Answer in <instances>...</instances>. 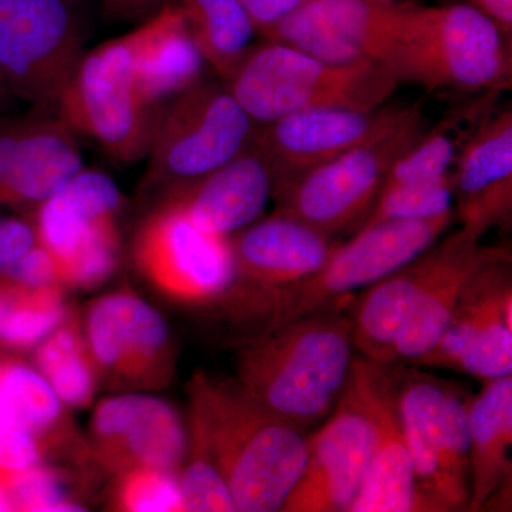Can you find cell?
I'll return each instance as SVG.
<instances>
[{"instance_id":"6da1fadb","label":"cell","mask_w":512,"mask_h":512,"mask_svg":"<svg viewBox=\"0 0 512 512\" xmlns=\"http://www.w3.org/2000/svg\"><path fill=\"white\" fill-rule=\"evenodd\" d=\"M356 295L249 336L237 357V382L269 412L306 429L335 409L355 359Z\"/></svg>"},{"instance_id":"7a4b0ae2","label":"cell","mask_w":512,"mask_h":512,"mask_svg":"<svg viewBox=\"0 0 512 512\" xmlns=\"http://www.w3.org/2000/svg\"><path fill=\"white\" fill-rule=\"evenodd\" d=\"M188 394L190 424L204 437L237 511L281 512L308 458L303 430L269 412L238 382L197 372Z\"/></svg>"},{"instance_id":"3957f363","label":"cell","mask_w":512,"mask_h":512,"mask_svg":"<svg viewBox=\"0 0 512 512\" xmlns=\"http://www.w3.org/2000/svg\"><path fill=\"white\" fill-rule=\"evenodd\" d=\"M511 37L470 3L406 2L387 67L430 92L498 93L512 82Z\"/></svg>"},{"instance_id":"277c9868","label":"cell","mask_w":512,"mask_h":512,"mask_svg":"<svg viewBox=\"0 0 512 512\" xmlns=\"http://www.w3.org/2000/svg\"><path fill=\"white\" fill-rule=\"evenodd\" d=\"M402 369L355 356L335 409L308 437L305 468L281 512H348L375 454Z\"/></svg>"},{"instance_id":"5b68a950","label":"cell","mask_w":512,"mask_h":512,"mask_svg":"<svg viewBox=\"0 0 512 512\" xmlns=\"http://www.w3.org/2000/svg\"><path fill=\"white\" fill-rule=\"evenodd\" d=\"M256 126L312 109L372 110L400 80L382 63H332L284 43L254 45L224 83Z\"/></svg>"},{"instance_id":"8992f818","label":"cell","mask_w":512,"mask_h":512,"mask_svg":"<svg viewBox=\"0 0 512 512\" xmlns=\"http://www.w3.org/2000/svg\"><path fill=\"white\" fill-rule=\"evenodd\" d=\"M453 221L454 215H448L359 229L346 244L336 245L328 261L312 275L252 296L228 312L252 325L254 336L322 311L402 268L439 241Z\"/></svg>"},{"instance_id":"52a82bcc","label":"cell","mask_w":512,"mask_h":512,"mask_svg":"<svg viewBox=\"0 0 512 512\" xmlns=\"http://www.w3.org/2000/svg\"><path fill=\"white\" fill-rule=\"evenodd\" d=\"M55 110L113 160L133 164L147 158L163 110L148 106L138 90L133 33L83 53Z\"/></svg>"},{"instance_id":"ba28073f","label":"cell","mask_w":512,"mask_h":512,"mask_svg":"<svg viewBox=\"0 0 512 512\" xmlns=\"http://www.w3.org/2000/svg\"><path fill=\"white\" fill-rule=\"evenodd\" d=\"M423 111L373 143L274 184L276 212L332 238L357 231L379 197L390 167L426 130Z\"/></svg>"},{"instance_id":"9c48e42d","label":"cell","mask_w":512,"mask_h":512,"mask_svg":"<svg viewBox=\"0 0 512 512\" xmlns=\"http://www.w3.org/2000/svg\"><path fill=\"white\" fill-rule=\"evenodd\" d=\"M255 127L224 83L202 79L161 111L143 187L165 194L210 173L248 146Z\"/></svg>"},{"instance_id":"30bf717a","label":"cell","mask_w":512,"mask_h":512,"mask_svg":"<svg viewBox=\"0 0 512 512\" xmlns=\"http://www.w3.org/2000/svg\"><path fill=\"white\" fill-rule=\"evenodd\" d=\"M468 402L470 396L460 387L402 369L397 392L400 426L434 512L468 510L470 504Z\"/></svg>"},{"instance_id":"8fae6325","label":"cell","mask_w":512,"mask_h":512,"mask_svg":"<svg viewBox=\"0 0 512 512\" xmlns=\"http://www.w3.org/2000/svg\"><path fill=\"white\" fill-rule=\"evenodd\" d=\"M121 204L109 175L83 167L35 208L37 242L55 259L64 286L96 288L116 271Z\"/></svg>"},{"instance_id":"7c38bea8","label":"cell","mask_w":512,"mask_h":512,"mask_svg":"<svg viewBox=\"0 0 512 512\" xmlns=\"http://www.w3.org/2000/svg\"><path fill=\"white\" fill-rule=\"evenodd\" d=\"M83 53L72 0H0V84L10 96L55 110Z\"/></svg>"},{"instance_id":"4fadbf2b","label":"cell","mask_w":512,"mask_h":512,"mask_svg":"<svg viewBox=\"0 0 512 512\" xmlns=\"http://www.w3.org/2000/svg\"><path fill=\"white\" fill-rule=\"evenodd\" d=\"M133 255L154 288L185 305H221L234 285L229 237L202 231L173 201L161 202L141 224Z\"/></svg>"},{"instance_id":"5bb4252c","label":"cell","mask_w":512,"mask_h":512,"mask_svg":"<svg viewBox=\"0 0 512 512\" xmlns=\"http://www.w3.org/2000/svg\"><path fill=\"white\" fill-rule=\"evenodd\" d=\"M420 111L421 103L303 110L256 126L249 143L271 168L275 184L393 133Z\"/></svg>"},{"instance_id":"9a60e30c","label":"cell","mask_w":512,"mask_h":512,"mask_svg":"<svg viewBox=\"0 0 512 512\" xmlns=\"http://www.w3.org/2000/svg\"><path fill=\"white\" fill-rule=\"evenodd\" d=\"M511 319L508 255L471 278L440 339L414 366L456 370L483 383L512 376Z\"/></svg>"},{"instance_id":"2e32d148","label":"cell","mask_w":512,"mask_h":512,"mask_svg":"<svg viewBox=\"0 0 512 512\" xmlns=\"http://www.w3.org/2000/svg\"><path fill=\"white\" fill-rule=\"evenodd\" d=\"M404 8L406 2L311 0L276 23L264 40L284 43L325 62L372 60L387 67L402 29Z\"/></svg>"},{"instance_id":"e0dca14e","label":"cell","mask_w":512,"mask_h":512,"mask_svg":"<svg viewBox=\"0 0 512 512\" xmlns=\"http://www.w3.org/2000/svg\"><path fill=\"white\" fill-rule=\"evenodd\" d=\"M87 345L100 375L131 389H160L174 369L170 330L156 308L130 291L101 296L86 320Z\"/></svg>"},{"instance_id":"ac0fdd59","label":"cell","mask_w":512,"mask_h":512,"mask_svg":"<svg viewBox=\"0 0 512 512\" xmlns=\"http://www.w3.org/2000/svg\"><path fill=\"white\" fill-rule=\"evenodd\" d=\"M188 434L180 414L148 394H121L97 404L90 424L89 456L110 473L136 468L180 473Z\"/></svg>"},{"instance_id":"d6986e66","label":"cell","mask_w":512,"mask_h":512,"mask_svg":"<svg viewBox=\"0 0 512 512\" xmlns=\"http://www.w3.org/2000/svg\"><path fill=\"white\" fill-rule=\"evenodd\" d=\"M50 111L0 121V205L39 207L84 167L76 133Z\"/></svg>"},{"instance_id":"ffe728a7","label":"cell","mask_w":512,"mask_h":512,"mask_svg":"<svg viewBox=\"0 0 512 512\" xmlns=\"http://www.w3.org/2000/svg\"><path fill=\"white\" fill-rule=\"evenodd\" d=\"M477 241L481 239L460 228L356 295L352 303L353 346L359 356L387 365L390 349L414 309Z\"/></svg>"},{"instance_id":"44dd1931","label":"cell","mask_w":512,"mask_h":512,"mask_svg":"<svg viewBox=\"0 0 512 512\" xmlns=\"http://www.w3.org/2000/svg\"><path fill=\"white\" fill-rule=\"evenodd\" d=\"M229 244L235 279L221 303L227 309L312 275L338 245L318 229L276 211L231 235Z\"/></svg>"},{"instance_id":"7402d4cb","label":"cell","mask_w":512,"mask_h":512,"mask_svg":"<svg viewBox=\"0 0 512 512\" xmlns=\"http://www.w3.org/2000/svg\"><path fill=\"white\" fill-rule=\"evenodd\" d=\"M454 215L477 238L510 227L512 218V109L487 117L460 144L450 171Z\"/></svg>"},{"instance_id":"603a6c76","label":"cell","mask_w":512,"mask_h":512,"mask_svg":"<svg viewBox=\"0 0 512 512\" xmlns=\"http://www.w3.org/2000/svg\"><path fill=\"white\" fill-rule=\"evenodd\" d=\"M274 194V175L251 143L210 173L178 185L164 200L183 208L202 231L231 237L264 214Z\"/></svg>"},{"instance_id":"cb8c5ba5","label":"cell","mask_w":512,"mask_h":512,"mask_svg":"<svg viewBox=\"0 0 512 512\" xmlns=\"http://www.w3.org/2000/svg\"><path fill=\"white\" fill-rule=\"evenodd\" d=\"M131 33L136 82L148 106L161 111L204 79L207 63L174 6L164 3Z\"/></svg>"},{"instance_id":"d4e9b609","label":"cell","mask_w":512,"mask_h":512,"mask_svg":"<svg viewBox=\"0 0 512 512\" xmlns=\"http://www.w3.org/2000/svg\"><path fill=\"white\" fill-rule=\"evenodd\" d=\"M470 444V504L483 511L501 494L511 491L512 376L484 382L468 402Z\"/></svg>"},{"instance_id":"484cf974","label":"cell","mask_w":512,"mask_h":512,"mask_svg":"<svg viewBox=\"0 0 512 512\" xmlns=\"http://www.w3.org/2000/svg\"><path fill=\"white\" fill-rule=\"evenodd\" d=\"M348 512H434L403 436L397 394L386 407L375 454Z\"/></svg>"},{"instance_id":"4316f807","label":"cell","mask_w":512,"mask_h":512,"mask_svg":"<svg viewBox=\"0 0 512 512\" xmlns=\"http://www.w3.org/2000/svg\"><path fill=\"white\" fill-rule=\"evenodd\" d=\"M508 255L511 254L507 249L484 247L481 241L474 242L456 264L431 286L429 293L404 323L390 349L387 365H416L447 328L471 278L484 266Z\"/></svg>"},{"instance_id":"83f0119b","label":"cell","mask_w":512,"mask_h":512,"mask_svg":"<svg viewBox=\"0 0 512 512\" xmlns=\"http://www.w3.org/2000/svg\"><path fill=\"white\" fill-rule=\"evenodd\" d=\"M185 20L207 66L225 83L258 35L241 0H164Z\"/></svg>"},{"instance_id":"f1b7e54d","label":"cell","mask_w":512,"mask_h":512,"mask_svg":"<svg viewBox=\"0 0 512 512\" xmlns=\"http://www.w3.org/2000/svg\"><path fill=\"white\" fill-rule=\"evenodd\" d=\"M33 363L60 402L77 409L92 404L101 375L74 312L36 346Z\"/></svg>"},{"instance_id":"f546056e","label":"cell","mask_w":512,"mask_h":512,"mask_svg":"<svg viewBox=\"0 0 512 512\" xmlns=\"http://www.w3.org/2000/svg\"><path fill=\"white\" fill-rule=\"evenodd\" d=\"M63 286L30 288L0 275V346L35 349L66 319Z\"/></svg>"},{"instance_id":"4dcf8cb0","label":"cell","mask_w":512,"mask_h":512,"mask_svg":"<svg viewBox=\"0 0 512 512\" xmlns=\"http://www.w3.org/2000/svg\"><path fill=\"white\" fill-rule=\"evenodd\" d=\"M0 382L20 420L45 454L60 444L69 430L63 403L36 367L0 353Z\"/></svg>"},{"instance_id":"1f68e13d","label":"cell","mask_w":512,"mask_h":512,"mask_svg":"<svg viewBox=\"0 0 512 512\" xmlns=\"http://www.w3.org/2000/svg\"><path fill=\"white\" fill-rule=\"evenodd\" d=\"M448 215H454L450 174L437 180L384 188L359 229L383 222L439 220Z\"/></svg>"},{"instance_id":"d6a6232c","label":"cell","mask_w":512,"mask_h":512,"mask_svg":"<svg viewBox=\"0 0 512 512\" xmlns=\"http://www.w3.org/2000/svg\"><path fill=\"white\" fill-rule=\"evenodd\" d=\"M456 127L457 120L446 119L437 126L426 128L412 146L394 161L384 178L382 190L394 185L437 180L450 174L460 147Z\"/></svg>"},{"instance_id":"836d02e7","label":"cell","mask_w":512,"mask_h":512,"mask_svg":"<svg viewBox=\"0 0 512 512\" xmlns=\"http://www.w3.org/2000/svg\"><path fill=\"white\" fill-rule=\"evenodd\" d=\"M183 511L237 512L227 483L197 427H190L187 456L178 473Z\"/></svg>"},{"instance_id":"e575fe53","label":"cell","mask_w":512,"mask_h":512,"mask_svg":"<svg viewBox=\"0 0 512 512\" xmlns=\"http://www.w3.org/2000/svg\"><path fill=\"white\" fill-rule=\"evenodd\" d=\"M119 477L120 483L114 495L117 511H183L177 474L158 468H136Z\"/></svg>"},{"instance_id":"d590c367","label":"cell","mask_w":512,"mask_h":512,"mask_svg":"<svg viewBox=\"0 0 512 512\" xmlns=\"http://www.w3.org/2000/svg\"><path fill=\"white\" fill-rule=\"evenodd\" d=\"M13 511H83L70 497L60 471L40 463L22 471L9 481Z\"/></svg>"},{"instance_id":"8d00e7d4","label":"cell","mask_w":512,"mask_h":512,"mask_svg":"<svg viewBox=\"0 0 512 512\" xmlns=\"http://www.w3.org/2000/svg\"><path fill=\"white\" fill-rule=\"evenodd\" d=\"M46 454L22 423L0 382V481L8 484L22 471L43 463Z\"/></svg>"},{"instance_id":"74e56055","label":"cell","mask_w":512,"mask_h":512,"mask_svg":"<svg viewBox=\"0 0 512 512\" xmlns=\"http://www.w3.org/2000/svg\"><path fill=\"white\" fill-rule=\"evenodd\" d=\"M37 244L39 242L32 221L0 217V275L18 264Z\"/></svg>"},{"instance_id":"f35d334b","label":"cell","mask_w":512,"mask_h":512,"mask_svg":"<svg viewBox=\"0 0 512 512\" xmlns=\"http://www.w3.org/2000/svg\"><path fill=\"white\" fill-rule=\"evenodd\" d=\"M2 276L30 288H50V286L66 288L60 279L55 259L39 244Z\"/></svg>"},{"instance_id":"ab89813d","label":"cell","mask_w":512,"mask_h":512,"mask_svg":"<svg viewBox=\"0 0 512 512\" xmlns=\"http://www.w3.org/2000/svg\"><path fill=\"white\" fill-rule=\"evenodd\" d=\"M308 2L311 0H241L262 39L271 32L276 23Z\"/></svg>"},{"instance_id":"60d3db41","label":"cell","mask_w":512,"mask_h":512,"mask_svg":"<svg viewBox=\"0 0 512 512\" xmlns=\"http://www.w3.org/2000/svg\"><path fill=\"white\" fill-rule=\"evenodd\" d=\"M163 5L164 0H103L104 16L117 22L150 18Z\"/></svg>"},{"instance_id":"b9f144b4","label":"cell","mask_w":512,"mask_h":512,"mask_svg":"<svg viewBox=\"0 0 512 512\" xmlns=\"http://www.w3.org/2000/svg\"><path fill=\"white\" fill-rule=\"evenodd\" d=\"M0 511H13L10 501L8 485L0 481Z\"/></svg>"},{"instance_id":"7bdbcfd3","label":"cell","mask_w":512,"mask_h":512,"mask_svg":"<svg viewBox=\"0 0 512 512\" xmlns=\"http://www.w3.org/2000/svg\"><path fill=\"white\" fill-rule=\"evenodd\" d=\"M10 97L12 96H10L8 90H6L5 87L0 84V111L5 110L6 104H8Z\"/></svg>"},{"instance_id":"ee69618b","label":"cell","mask_w":512,"mask_h":512,"mask_svg":"<svg viewBox=\"0 0 512 512\" xmlns=\"http://www.w3.org/2000/svg\"><path fill=\"white\" fill-rule=\"evenodd\" d=\"M384 2H412V0H384Z\"/></svg>"},{"instance_id":"f6af8a7d","label":"cell","mask_w":512,"mask_h":512,"mask_svg":"<svg viewBox=\"0 0 512 512\" xmlns=\"http://www.w3.org/2000/svg\"><path fill=\"white\" fill-rule=\"evenodd\" d=\"M471 2H473V0H467V3H471Z\"/></svg>"}]
</instances>
